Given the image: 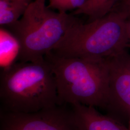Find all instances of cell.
<instances>
[{
    "label": "cell",
    "mask_w": 130,
    "mask_h": 130,
    "mask_svg": "<svg viewBox=\"0 0 130 130\" xmlns=\"http://www.w3.org/2000/svg\"><path fill=\"white\" fill-rule=\"evenodd\" d=\"M44 58L55 76L60 103L107 107L109 83L105 59L67 58L52 52Z\"/></svg>",
    "instance_id": "3957f363"
},
{
    "label": "cell",
    "mask_w": 130,
    "mask_h": 130,
    "mask_svg": "<svg viewBox=\"0 0 130 130\" xmlns=\"http://www.w3.org/2000/svg\"><path fill=\"white\" fill-rule=\"evenodd\" d=\"M126 30L127 35L130 41V16L128 18L126 21Z\"/></svg>",
    "instance_id": "7c38bea8"
},
{
    "label": "cell",
    "mask_w": 130,
    "mask_h": 130,
    "mask_svg": "<svg viewBox=\"0 0 130 130\" xmlns=\"http://www.w3.org/2000/svg\"><path fill=\"white\" fill-rule=\"evenodd\" d=\"M122 10H112L100 19L83 24L76 19L52 52L67 58L101 60L125 49L129 41Z\"/></svg>",
    "instance_id": "7a4b0ae2"
},
{
    "label": "cell",
    "mask_w": 130,
    "mask_h": 130,
    "mask_svg": "<svg viewBox=\"0 0 130 130\" xmlns=\"http://www.w3.org/2000/svg\"><path fill=\"white\" fill-rule=\"evenodd\" d=\"M130 0H122V5L125 4L126 3L130 2Z\"/></svg>",
    "instance_id": "4fadbf2b"
},
{
    "label": "cell",
    "mask_w": 130,
    "mask_h": 130,
    "mask_svg": "<svg viewBox=\"0 0 130 130\" xmlns=\"http://www.w3.org/2000/svg\"><path fill=\"white\" fill-rule=\"evenodd\" d=\"M68 115L56 107L30 113L3 112L1 130H73Z\"/></svg>",
    "instance_id": "5b68a950"
},
{
    "label": "cell",
    "mask_w": 130,
    "mask_h": 130,
    "mask_svg": "<svg viewBox=\"0 0 130 130\" xmlns=\"http://www.w3.org/2000/svg\"><path fill=\"white\" fill-rule=\"evenodd\" d=\"M86 0H49L48 7L60 13H67L70 10L78 9L84 4Z\"/></svg>",
    "instance_id": "30bf717a"
},
{
    "label": "cell",
    "mask_w": 130,
    "mask_h": 130,
    "mask_svg": "<svg viewBox=\"0 0 130 130\" xmlns=\"http://www.w3.org/2000/svg\"><path fill=\"white\" fill-rule=\"evenodd\" d=\"M129 129H130V128H129Z\"/></svg>",
    "instance_id": "5bb4252c"
},
{
    "label": "cell",
    "mask_w": 130,
    "mask_h": 130,
    "mask_svg": "<svg viewBox=\"0 0 130 130\" xmlns=\"http://www.w3.org/2000/svg\"><path fill=\"white\" fill-rule=\"evenodd\" d=\"M70 120L75 130H130L110 117L104 115L95 107L72 105Z\"/></svg>",
    "instance_id": "52a82bcc"
},
{
    "label": "cell",
    "mask_w": 130,
    "mask_h": 130,
    "mask_svg": "<svg viewBox=\"0 0 130 130\" xmlns=\"http://www.w3.org/2000/svg\"><path fill=\"white\" fill-rule=\"evenodd\" d=\"M121 10L125 11L130 16V1L126 3L125 4L122 5V8Z\"/></svg>",
    "instance_id": "8fae6325"
},
{
    "label": "cell",
    "mask_w": 130,
    "mask_h": 130,
    "mask_svg": "<svg viewBox=\"0 0 130 130\" xmlns=\"http://www.w3.org/2000/svg\"><path fill=\"white\" fill-rule=\"evenodd\" d=\"M109 83L107 107H119L130 113V54L125 49L105 59Z\"/></svg>",
    "instance_id": "8992f818"
},
{
    "label": "cell",
    "mask_w": 130,
    "mask_h": 130,
    "mask_svg": "<svg viewBox=\"0 0 130 130\" xmlns=\"http://www.w3.org/2000/svg\"><path fill=\"white\" fill-rule=\"evenodd\" d=\"M31 0H0V25L7 27L21 18Z\"/></svg>",
    "instance_id": "ba28073f"
},
{
    "label": "cell",
    "mask_w": 130,
    "mask_h": 130,
    "mask_svg": "<svg viewBox=\"0 0 130 130\" xmlns=\"http://www.w3.org/2000/svg\"><path fill=\"white\" fill-rule=\"evenodd\" d=\"M45 1L31 2L21 18L6 27L18 43L19 62L44 59L76 19L67 13L53 11Z\"/></svg>",
    "instance_id": "277c9868"
},
{
    "label": "cell",
    "mask_w": 130,
    "mask_h": 130,
    "mask_svg": "<svg viewBox=\"0 0 130 130\" xmlns=\"http://www.w3.org/2000/svg\"><path fill=\"white\" fill-rule=\"evenodd\" d=\"M3 112L30 113L51 109L60 104L51 67L45 59L13 63L0 77Z\"/></svg>",
    "instance_id": "6da1fadb"
},
{
    "label": "cell",
    "mask_w": 130,
    "mask_h": 130,
    "mask_svg": "<svg viewBox=\"0 0 130 130\" xmlns=\"http://www.w3.org/2000/svg\"><path fill=\"white\" fill-rule=\"evenodd\" d=\"M118 0H86L80 8L75 10L74 14H83L89 21L100 19L110 13Z\"/></svg>",
    "instance_id": "9c48e42d"
}]
</instances>
